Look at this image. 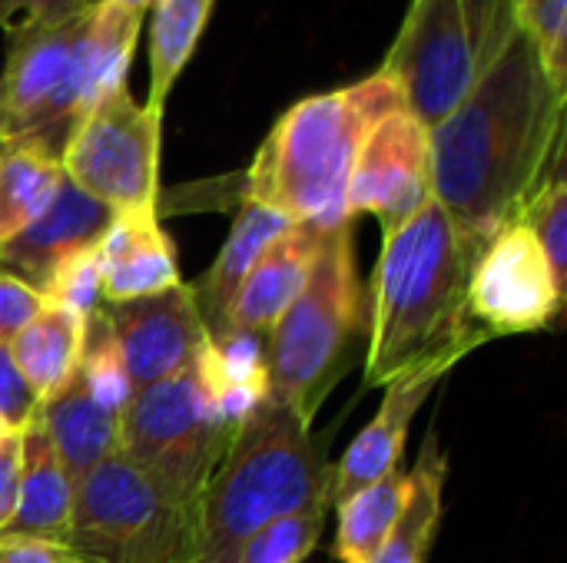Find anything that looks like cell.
I'll return each instance as SVG.
<instances>
[{
    "label": "cell",
    "instance_id": "18",
    "mask_svg": "<svg viewBox=\"0 0 567 563\" xmlns=\"http://www.w3.org/2000/svg\"><path fill=\"white\" fill-rule=\"evenodd\" d=\"M435 385H439V378H405V382H395L385 388V402H382L379 415L369 421V428L349 445L342 461L332 468V481H329L332 504L352 498L355 491L369 488L372 481H379L399 468L409 425Z\"/></svg>",
    "mask_w": 567,
    "mask_h": 563
},
{
    "label": "cell",
    "instance_id": "34",
    "mask_svg": "<svg viewBox=\"0 0 567 563\" xmlns=\"http://www.w3.org/2000/svg\"><path fill=\"white\" fill-rule=\"evenodd\" d=\"M17 491H20V438L7 435L0 441V531L10 524L17 511Z\"/></svg>",
    "mask_w": 567,
    "mask_h": 563
},
{
    "label": "cell",
    "instance_id": "5",
    "mask_svg": "<svg viewBox=\"0 0 567 563\" xmlns=\"http://www.w3.org/2000/svg\"><path fill=\"white\" fill-rule=\"evenodd\" d=\"M329 481L332 468L322 465L309 425L282 402L266 398L233 435L199 494L193 563H236L266 524L326 508Z\"/></svg>",
    "mask_w": 567,
    "mask_h": 563
},
{
    "label": "cell",
    "instance_id": "17",
    "mask_svg": "<svg viewBox=\"0 0 567 563\" xmlns=\"http://www.w3.org/2000/svg\"><path fill=\"white\" fill-rule=\"evenodd\" d=\"M20 438V491L17 511L0 538L66 544L76 484L66 475L40 415L17 435Z\"/></svg>",
    "mask_w": 567,
    "mask_h": 563
},
{
    "label": "cell",
    "instance_id": "10",
    "mask_svg": "<svg viewBox=\"0 0 567 563\" xmlns=\"http://www.w3.org/2000/svg\"><path fill=\"white\" fill-rule=\"evenodd\" d=\"M159 133L163 113L136 103L123 86L83 116L60 156V166L76 189L110 206L116 216L156 212Z\"/></svg>",
    "mask_w": 567,
    "mask_h": 563
},
{
    "label": "cell",
    "instance_id": "13",
    "mask_svg": "<svg viewBox=\"0 0 567 563\" xmlns=\"http://www.w3.org/2000/svg\"><path fill=\"white\" fill-rule=\"evenodd\" d=\"M100 312L120 348L133 392H143L179 372L189 358L199 355L209 338L196 312L193 292L183 282L146 299L116 305L103 302Z\"/></svg>",
    "mask_w": 567,
    "mask_h": 563
},
{
    "label": "cell",
    "instance_id": "2",
    "mask_svg": "<svg viewBox=\"0 0 567 563\" xmlns=\"http://www.w3.org/2000/svg\"><path fill=\"white\" fill-rule=\"evenodd\" d=\"M475 259L435 199L385 232L372 279L369 388H389L405 378L442 382L452 365L492 342L468 312Z\"/></svg>",
    "mask_w": 567,
    "mask_h": 563
},
{
    "label": "cell",
    "instance_id": "33",
    "mask_svg": "<svg viewBox=\"0 0 567 563\" xmlns=\"http://www.w3.org/2000/svg\"><path fill=\"white\" fill-rule=\"evenodd\" d=\"M90 0H0V30L10 33L30 23H56L83 10Z\"/></svg>",
    "mask_w": 567,
    "mask_h": 563
},
{
    "label": "cell",
    "instance_id": "23",
    "mask_svg": "<svg viewBox=\"0 0 567 563\" xmlns=\"http://www.w3.org/2000/svg\"><path fill=\"white\" fill-rule=\"evenodd\" d=\"M412 491L409 471L395 468L392 475L372 481L369 488L355 491L352 498L339 501V534H336V554L342 563H369L375 551L392 534L405 501Z\"/></svg>",
    "mask_w": 567,
    "mask_h": 563
},
{
    "label": "cell",
    "instance_id": "14",
    "mask_svg": "<svg viewBox=\"0 0 567 563\" xmlns=\"http://www.w3.org/2000/svg\"><path fill=\"white\" fill-rule=\"evenodd\" d=\"M113 219L116 212L110 206L96 202L70 179H63L50 206L23 232L0 242V265H10L17 279L43 292L53 269L76 252L96 249Z\"/></svg>",
    "mask_w": 567,
    "mask_h": 563
},
{
    "label": "cell",
    "instance_id": "31",
    "mask_svg": "<svg viewBox=\"0 0 567 563\" xmlns=\"http://www.w3.org/2000/svg\"><path fill=\"white\" fill-rule=\"evenodd\" d=\"M40 415V398L20 375L10 358V348L0 345V421L10 435H20Z\"/></svg>",
    "mask_w": 567,
    "mask_h": 563
},
{
    "label": "cell",
    "instance_id": "26",
    "mask_svg": "<svg viewBox=\"0 0 567 563\" xmlns=\"http://www.w3.org/2000/svg\"><path fill=\"white\" fill-rule=\"evenodd\" d=\"M80 375H83V385L90 392V398L106 408L110 415H123V408L130 405L133 398V385L126 378V368H123V358H120V348L106 329V319L103 312L96 309L90 319H86V335H83V355H80Z\"/></svg>",
    "mask_w": 567,
    "mask_h": 563
},
{
    "label": "cell",
    "instance_id": "32",
    "mask_svg": "<svg viewBox=\"0 0 567 563\" xmlns=\"http://www.w3.org/2000/svg\"><path fill=\"white\" fill-rule=\"evenodd\" d=\"M47 299L23 279L0 272V345H10L40 312Z\"/></svg>",
    "mask_w": 567,
    "mask_h": 563
},
{
    "label": "cell",
    "instance_id": "35",
    "mask_svg": "<svg viewBox=\"0 0 567 563\" xmlns=\"http://www.w3.org/2000/svg\"><path fill=\"white\" fill-rule=\"evenodd\" d=\"M0 563H76L66 544L0 538Z\"/></svg>",
    "mask_w": 567,
    "mask_h": 563
},
{
    "label": "cell",
    "instance_id": "16",
    "mask_svg": "<svg viewBox=\"0 0 567 563\" xmlns=\"http://www.w3.org/2000/svg\"><path fill=\"white\" fill-rule=\"evenodd\" d=\"M100 292L106 305L146 299L179 285V269L169 236L156 212H123L96 242Z\"/></svg>",
    "mask_w": 567,
    "mask_h": 563
},
{
    "label": "cell",
    "instance_id": "8",
    "mask_svg": "<svg viewBox=\"0 0 567 563\" xmlns=\"http://www.w3.org/2000/svg\"><path fill=\"white\" fill-rule=\"evenodd\" d=\"M66 548L76 563H193L196 511L116 451L76 481Z\"/></svg>",
    "mask_w": 567,
    "mask_h": 563
},
{
    "label": "cell",
    "instance_id": "6",
    "mask_svg": "<svg viewBox=\"0 0 567 563\" xmlns=\"http://www.w3.org/2000/svg\"><path fill=\"white\" fill-rule=\"evenodd\" d=\"M365 295L355 272L352 219L329 229L312 275L266 342L269 398L312 425L326 395L352 365V345L365 325Z\"/></svg>",
    "mask_w": 567,
    "mask_h": 563
},
{
    "label": "cell",
    "instance_id": "30",
    "mask_svg": "<svg viewBox=\"0 0 567 563\" xmlns=\"http://www.w3.org/2000/svg\"><path fill=\"white\" fill-rule=\"evenodd\" d=\"M47 302L63 305L83 319H90L100 305H103V292H100V265H96V249L76 252L70 259H63L53 275L47 279L43 292Z\"/></svg>",
    "mask_w": 567,
    "mask_h": 563
},
{
    "label": "cell",
    "instance_id": "24",
    "mask_svg": "<svg viewBox=\"0 0 567 563\" xmlns=\"http://www.w3.org/2000/svg\"><path fill=\"white\" fill-rule=\"evenodd\" d=\"M216 0H156L150 23V100L153 113H163L179 73L186 70Z\"/></svg>",
    "mask_w": 567,
    "mask_h": 563
},
{
    "label": "cell",
    "instance_id": "27",
    "mask_svg": "<svg viewBox=\"0 0 567 563\" xmlns=\"http://www.w3.org/2000/svg\"><path fill=\"white\" fill-rule=\"evenodd\" d=\"M532 236L538 239L548 269L555 275V285L565 292L567 289V179H565V156L551 166L545 186L538 189V196L528 202V209L522 212V219Z\"/></svg>",
    "mask_w": 567,
    "mask_h": 563
},
{
    "label": "cell",
    "instance_id": "15",
    "mask_svg": "<svg viewBox=\"0 0 567 563\" xmlns=\"http://www.w3.org/2000/svg\"><path fill=\"white\" fill-rule=\"evenodd\" d=\"M326 232L329 229L316 222H289V229L262 252L256 269L246 275L243 289L229 305L223 332H249L269 338L286 309L306 289Z\"/></svg>",
    "mask_w": 567,
    "mask_h": 563
},
{
    "label": "cell",
    "instance_id": "29",
    "mask_svg": "<svg viewBox=\"0 0 567 563\" xmlns=\"http://www.w3.org/2000/svg\"><path fill=\"white\" fill-rule=\"evenodd\" d=\"M518 30L535 43L555 86L567 90V0H515Z\"/></svg>",
    "mask_w": 567,
    "mask_h": 563
},
{
    "label": "cell",
    "instance_id": "3",
    "mask_svg": "<svg viewBox=\"0 0 567 563\" xmlns=\"http://www.w3.org/2000/svg\"><path fill=\"white\" fill-rule=\"evenodd\" d=\"M140 27V13L90 0L66 20L10 30L0 76V146H30L60 159L83 116L126 86Z\"/></svg>",
    "mask_w": 567,
    "mask_h": 563
},
{
    "label": "cell",
    "instance_id": "20",
    "mask_svg": "<svg viewBox=\"0 0 567 563\" xmlns=\"http://www.w3.org/2000/svg\"><path fill=\"white\" fill-rule=\"evenodd\" d=\"M40 421L73 484L120 451V418L90 398L80 368L40 405Z\"/></svg>",
    "mask_w": 567,
    "mask_h": 563
},
{
    "label": "cell",
    "instance_id": "28",
    "mask_svg": "<svg viewBox=\"0 0 567 563\" xmlns=\"http://www.w3.org/2000/svg\"><path fill=\"white\" fill-rule=\"evenodd\" d=\"M322 524H326V508H309V511L286 514V518L266 524L259 534H252L246 541V548L239 551L236 563L306 561L316 551L319 538H322Z\"/></svg>",
    "mask_w": 567,
    "mask_h": 563
},
{
    "label": "cell",
    "instance_id": "1",
    "mask_svg": "<svg viewBox=\"0 0 567 563\" xmlns=\"http://www.w3.org/2000/svg\"><path fill=\"white\" fill-rule=\"evenodd\" d=\"M565 100L535 43L515 30L475 90L429 129L432 199L475 256L522 219L565 156Z\"/></svg>",
    "mask_w": 567,
    "mask_h": 563
},
{
    "label": "cell",
    "instance_id": "36",
    "mask_svg": "<svg viewBox=\"0 0 567 563\" xmlns=\"http://www.w3.org/2000/svg\"><path fill=\"white\" fill-rule=\"evenodd\" d=\"M110 3H116V7H123V10H130V13H150L153 7H156V0H110Z\"/></svg>",
    "mask_w": 567,
    "mask_h": 563
},
{
    "label": "cell",
    "instance_id": "7",
    "mask_svg": "<svg viewBox=\"0 0 567 563\" xmlns=\"http://www.w3.org/2000/svg\"><path fill=\"white\" fill-rule=\"evenodd\" d=\"M515 30V0H412L379 70L405 110L435 129L492 70Z\"/></svg>",
    "mask_w": 567,
    "mask_h": 563
},
{
    "label": "cell",
    "instance_id": "12",
    "mask_svg": "<svg viewBox=\"0 0 567 563\" xmlns=\"http://www.w3.org/2000/svg\"><path fill=\"white\" fill-rule=\"evenodd\" d=\"M429 199V129L399 106L365 133L349 176L346 212L349 219L375 216L385 236L412 219Z\"/></svg>",
    "mask_w": 567,
    "mask_h": 563
},
{
    "label": "cell",
    "instance_id": "11",
    "mask_svg": "<svg viewBox=\"0 0 567 563\" xmlns=\"http://www.w3.org/2000/svg\"><path fill=\"white\" fill-rule=\"evenodd\" d=\"M561 302L565 292L525 222L502 229L472 265L468 312L492 338L548 329Z\"/></svg>",
    "mask_w": 567,
    "mask_h": 563
},
{
    "label": "cell",
    "instance_id": "37",
    "mask_svg": "<svg viewBox=\"0 0 567 563\" xmlns=\"http://www.w3.org/2000/svg\"><path fill=\"white\" fill-rule=\"evenodd\" d=\"M7 435H10V431H7V428H3V421H0V441H3Z\"/></svg>",
    "mask_w": 567,
    "mask_h": 563
},
{
    "label": "cell",
    "instance_id": "22",
    "mask_svg": "<svg viewBox=\"0 0 567 563\" xmlns=\"http://www.w3.org/2000/svg\"><path fill=\"white\" fill-rule=\"evenodd\" d=\"M409 478H412L409 501L392 534L385 538V544L375 551V557L369 563H425L429 557V548L442 521V488L449 478V461L439 448V431L425 435Z\"/></svg>",
    "mask_w": 567,
    "mask_h": 563
},
{
    "label": "cell",
    "instance_id": "25",
    "mask_svg": "<svg viewBox=\"0 0 567 563\" xmlns=\"http://www.w3.org/2000/svg\"><path fill=\"white\" fill-rule=\"evenodd\" d=\"M66 179L56 156L30 146H0V242L23 232Z\"/></svg>",
    "mask_w": 567,
    "mask_h": 563
},
{
    "label": "cell",
    "instance_id": "9",
    "mask_svg": "<svg viewBox=\"0 0 567 563\" xmlns=\"http://www.w3.org/2000/svg\"><path fill=\"white\" fill-rule=\"evenodd\" d=\"M199 355L169 378L133 392L120 415V455L193 511L233 441L216 415Z\"/></svg>",
    "mask_w": 567,
    "mask_h": 563
},
{
    "label": "cell",
    "instance_id": "21",
    "mask_svg": "<svg viewBox=\"0 0 567 563\" xmlns=\"http://www.w3.org/2000/svg\"><path fill=\"white\" fill-rule=\"evenodd\" d=\"M83 335H86V319L47 302L43 312L7 345L13 365L40 398V405L60 392L70 375L80 368L83 355Z\"/></svg>",
    "mask_w": 567,
    "mask_h": 563
},
{
    "label": "cell",
    "instance_id": "4",
    "mask_svg": "<svg viewBox=\"0 0 567 563\" xmlns=\"http://www.w3.org/2000/svg\"><path fill=\"white\" fill-rule=\"evenodd\" d=\"M399 106L405 103L382 70L352 86L299 100L276 119L259 146L246 173L243 202L322 229L349 222L346 189L359 146L365 133Z\"/></svg>",
    "mask_w": 567,
    "mask_h": 563
},
{
    "label": "cell",
    "instance_id": "19",
    "mask_svg": "<svg viewBox=\"0 0 567 563\" xmlns=\"http://www.w3.org/2000/svg\"><path fill=\"white\" fill-rule=\"evenodd\" d=\"M289 229V219L276 209L256 206V202H243L229 239L223 242L216 262L209 265V272L189 285L196 312L203 319V329L209 338H216L226 325L229 305L236 299V292L243 289L246 275L256 269V262L262 259V252Z\"/></svg>",
    "mask_w": 567,
    "mask_h": 563
}]
</instances>
